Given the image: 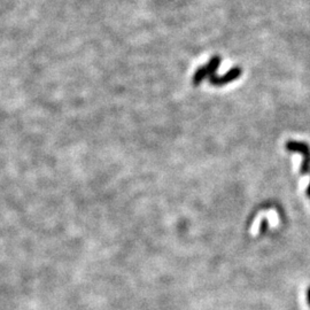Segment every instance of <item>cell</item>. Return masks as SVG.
Here are the masks:
<instances>
[{
	"instance_id": "cell-1",
	"label": "cell",
	"mask_w": 310,
	"mask_h": 310,
	"mask_svg": "<svg viewBox=\"0 0 310 310\" xmlns=\"http://www.w3.org/2000/svg\"><path fill=\"white\" fill-rule=\"evenodd\" d=\"M286 148L290 152H296L302 155L304 161L301 164L300 172L301 175H307L310 172V147L308 144L302 142H296V140H288L286 142Z\"/></svg>"
},
{
	"instance_id": "cell-2",
	"label": "cell",
	"mask_w": 310,
	"mask_h": 310,
	"mask_svg": "<svg viewBox=\"0 0 310 310\" xmlns=\"http://www.w3.org/2000/svg\"><path fill=\"white\" fill-rule=\"evenodd\" d=\"M220 62H222V59L220 56H212L210 60H209L208 64L204 67H200L198 70L194 72L192 78V83L194 85H199L200 83H202V80H204L209 76L216 75V72L218 67L220 66Z\"/></svg>"
},
{
	"instance_id": "cell-3",
	"label": "cell",
	"mask_w": 310,
	"mask_h": 310,
	"mask_svg": "<svg viewBox=\"0 0 310 310\" xmlns=\"http://www.w3.org/2000/svg\"><path fill=\"white\" fill-rule=\"evenodd\" d=\"M242 74V69L240 67H234L230 69L226 74H224L223 76H216L212 75L209 77V82L214 86H223V85H226L228 83L234 82V80H238Z\"/></svg>"
},
{
	"instance_id": "cell-4",
	"label": "cell",
	"mask_w": 310,
	"mask_h": 310,
	"mask_svg": "<svg viewBox=\"0 0 310 310\" xmlns=\"http://www.w3.org/2000/svg\"><path fill=\"white\" fill-rule=\"evenodd\" d=\"M307 304H308L309 308H310V286H309V288L307 290Z\"/></svg>"
},
{
	"instance_id": "cell-5",
	"label": "cell",
	"mask_w": 310,
	"mask_h": 310,
	"mask_svg": "<svg viewBox=\"0 0 310 310\" xmlns=\"http://www.w3.org/2000/svg\"><path fill=\"white\" fill-rule=\"evenodd\" d=\"M307 194H308V196H310V183H309L308 188H307Z\"/></svg>"
}]
</instances>
